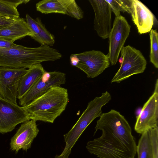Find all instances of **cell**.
Returning a JSON list of instances; mask_svg holds the SVG:
<instances>
[{
  "mask_svg": "<svg viewBox=\"0 0 158 158\" xmlns=\"http://www.w3.org/2000/svg\"><path fill=\"white\" fill-rule=\"evenodd\" d=\"M95 131H102L99 138L88 142L86 148L99 158H135V138L124 116L114 110L102 113L97 121Z\"/></svg>",
  "mask_w": 158,
  "mask_h": 158,
  "instance_id": "1",
  "label": "cell"
},
{
  "mask_svg": "<svg viewBox=\"0 0 158 158\" xmlns=\"http://www.w3.org/2000/svg\"><path fill=\"white\" fill-rule=\"evenodd\" d=\"M61 57L57 50L45 44L33 48L15 44L10 48H0V67L29 69L43 62L59 59Z\"/></svg>",
  "mask_w": 158,
  "mask_h": 158,
  "instance_id": "2",
  "label": "cell"
},
{
  "mask_svg": "<svg viewBox=\"0 0 158 158\" xmlns=\"http://www.w3.org/2000/svg\"><path fill=\"white\" fill-rule=\"evenodd\" d=\"M69 101L67 89L54 86L23 107L30 120L52 123L65 110Z\"/></svg>",
  "mask_w": 158,
  "mask_h": 158,
  "instance_id": "3",
  "label": "cell"
},
{
  "mask_svg": "<svg viewBox=\"0 0 158 158\" xmlns=\"http://www.w3.org/2000/svg\"><path fill=\"white\" fill-rule=\"evenodd\" d=\"M110 94L106 91L100 97H96L90 101L87 107L71 129L64 135L65 148L60 155L55 158H69L71 149L86 127L95 118L100 117L102 107L111 100Z\"/></svg>",
  "mask_w": 158,
  "mask_h": 158,
  "instance_id": "4",
  "label": "cell"
},
{
  "mask_svg": "<svg viewBox=\"0 0 158 158\" xmlns=\"http://www.w3.org/2000/svg\"><path fill=\"white\" fill-rule=\"evenodd\" d=\"M121 52V63L111 83H119L132 75L143 73L146 68L147 61L139 50L128 45L123 47Z\"/></svg>",
  "mask_w": 158,
  "mask_h": 158,
  "instance_id": "5",
  "label": "cell"
},
{
  "mask_svg": "<svg viewBox=\"0 0 158 158\" xmlns=\"http://www.w3.org/2000/svg\"><path fill=\"white\" fill-rule=\"evenodd\" d=\"M30 120L23 107L0 97V133L11 131L18 124Z\"/></svg>",
  "mask_w": 158,
  "mask_h": 158,
  "instance_id": "6",
  "label": "cell"
},
{
  "mask_svg": "<svg viewBox=\"0 0 158 158\" xmlns=\"http://www.w3.org/2000/svg\"><path fill=\"white\" fill-rule=\"evenodd\" d=\"M66 82V74L59 71H46L27 93L19 100L22 107L27 106L53 86H60Z\"/></svg>",
  "mask_w": 158,
  "mask_h": 158,
  "instance_id": "7",
  "label": "cell"
},
{
  "mask_svg": "<svg viewBox=\"0 0 158 158\" xmlns=\"http://www.w3.org/2000/svg\"><path fill=\"white\" fill-rule=\"evenodd\" d=\"M131 26L125 18L116 17L109 34V51L108 55L112 65L116 64L119 56L129 35Z\"/></svg>",
  "mask_w": 158,
  "mask_h": 158,
  "instance_id": "8",
  "label": "cell"
},
{
  "mask_svg": "<svg viewBox=\"0 0 158 158\" xmlns=\"http://www.w3.org/2000/svg\"><path fill=\"white\" fill-rule=\"evenodd\" d=\"M79 62L76 67L85 72L88 78H94L102 73L110 65L108 54L92 50L76 54Z\"/></svg>",
  "mask_w": 158,
  "mask_h": 158,
  "instance_id": "9",
  "label": "cell"
},
{
  "mask_svg": "<svg viewBox=\"0 0 158 158\" xmlns=\"http://www.w3.org/2000/svg\"><path fill=\"white\" fill-rule=\"evenodd\" d=\"M158 124V79L156 80L153 93L145 103L137 117L134 127L139 134L156 127Z\"/></svg>",
  "mask_w": 158,
  "mask_h": 158,
  "instance_id": "10",
  "label": "cell"
},
{
  "mask_svg": "<svg viewBox=\"0 0 158 158\" xmlns=\"http://www.w3.org/2000/svg\"><path fill=\"white\" fill-rule=\"evenodd\" d=\"M25 68H11L0 67V97L17 103L19 81L27 72Z\"/></svg>",
  "mask_w": 158,
  "mask_h": 158,
  "instance_id": "11",
  "label": "cell"
},
{
  "mask_svg": "<svg viewBox=\"0 0 158 158\" xmlns=\"http://www.w3.org/2000/svg\"><path fill=\"white\" fill-rule=\"evenodd\" d=\"M36 8L43 14L60 13L78 20L84 17L83 10L74 0H43L36 4Z\"/></svg>",
  "mask_w": 158,
  "mask_h": 158,
  "instance_id": "12",
  "label": "cell"
},
{
  "mask_svg": "<svg viewBox=\"0 0 158 158\" xmlns=\"http://www.w3.org/2000/svg\"><path fill=\"white\" fill-rule=\"evenodd\" d=\"M94 10V28L98 35L103 39L108 37L112 28V10L106 0H89Z\"/></svg>",
  "mask_w": 158,
  "mask_h": 158,
  "instance_id": "13",
  "label": "cell"
},
{
  "mask_svg": "<svg viewBox=\"0 0 158 158\" xmlns=\"http://www.w3.org/2000/svg\"><path fill=\"white\" fill-rule=\"evenodd\" d=\"M36 121L30 120L24 122L21 125L15 134L11 138L10 149L16 152L21 149L27 151L39 132Z\"/></svg>",
  "mask_w": 158,
  "mask_h": 158,
  "instance_id": "14",
  "label": "cell"
},
{
  "mask_svg": "<svg viewBox=\"0 0 158 158\" xmlns=\"http://www.w3.org/2000/svg\"><path fill=\"white\" fill-rule=\"evenodd\" d=\"M130 14L139 34L150 32L154 24V17L145 5L139 0H132Z\"/></svg>",
  "mask_w": 158,
  "mask_h": 158,
  "instance_id": "15",
  "label": "cell"
},
{
  "mask_svg": "<svg viewBox=\"0 0 158 158\" xmlns=\"http://www.w3.org/2000/svg\"><path fill=\"white\" fill-rule=\"evenodd\" d=\"M34 34L23 18H19L9 26L0 29V37L15 41Z\"/></svg>",
  "mask_w": 158,
  "mask_h": 158,
  "instance_id": "16",
  "label": "cell"
},
{
  "mask_svg": "<svg viewBox=\"0 0 158 158\" xmlns=\"http://www.w3.org/2000/svg\"><path fill=\"white\" fill-rule=\"evenodd\" d=\"M46 71L41 64L29 68L19 81L17 98L19 99L23 97Z\"/></svg>",
  "mask_w": 158,
  "mask_h": 158,
  "instance_id": "17",
  "label": "cell"
},
{
  "mask_svg": "<svg viewBox=\"0 0 158 158\" xmlns=\"http://www.w3.org/2000/svg\"><path fill=\"white\" fill-rule=\"evenodd\" d=\"M137 158H154L149 130L141 134L136 146Z\"/></svg>",
  "mask_w": 158,
  "mask_h": 158,
  "instance_id": "18",
  "label": "cell"
},
{
  "mask_svg": "<svg viewBox=\"0 0 158 158\" xmlns=\"http://www.w3.org/2000/svg\"><path fill=\"white\" fill-rule=\"evenodd\" d=\"M29 1V0H0V15L14 19H17L19 18L17 7Z\"/></svg>",
  "mask_w": 158,
  "mask_h": 158,
  "instance_id": "19",
  "label": "cell"
},
{
  "mask_svg": "<svg viewBox=\"0 0 158 158\" xmlns=\"http://www.w3.org/2000/svg\"><path fill=\"white\" fill-rule=\"evenodd\" d=\"M150 43V62L156 68H158V34L156 30L152 29L149 32Z\"/></svg>",
  "mask_w": 158,
  "mask_h": 158,
  "instance_id": "20",
  "label": "cell"
},
{
  "mask_svg": "<svg viewBox=\"0 0 158 158\" xmlns=\"http://www.w3.org/2000/svg\"><path fill=\"white\" fill-rule=\"evenodd\" d=\"M41 45L45 44L49 46H52L55 40L54 35L46 29L42 23L39 33L31 37Z\"/></svg>",
  "mask_w": 158,
  "mask_h": 158,
  "instance_id": "21",
  "label": "cell"
},
{
  "mask_svg": "<svg viewBox=\"0 0 158 158\" xmlns=\"http://www.w3.org/2000/svg\"><path fill=\"white\" fill-rule=\"evenodd\" d=\"M154 158H158V127L149 129Z\"/></svg>",
  "mask_w": 158,
  "mask_h": 158,
  "instance_id": "22",
  "label": "cell"
},
{
  "mask_svg": "<svg viewBox=\"0 0 158 158\" xmlns=\"http://www.w3.org/2000/svg\"><path fill=\"white\" fill-rule=\"evenodd\" d=\"M106 0L110 4L112 11L114 13L115 17L121 15L120 11L124 12L121 0Z\"/></svg>",
  "mask_w": 158,
  "mask_h": 158,
  "instance_id": "23",
  "label": "cell"
},
{
  "mask_svg": "<svg viewBox=\"0 0 158 158\" xmlns=\"http://www.w3.org/2000/svg\"><path fill=\"white\" fill-rule=\"evenodd\" d=\"M16 19H14L0 15V29L7 27Z\"/></svg>",
  "mask_w": 158,
  "mask_h": 158,
  "instance_id": "24",
  "label": "cell"
},
{
  "mask_svg": "<svg viewBox=\"0 0 158 158\" xmlns=\"http://www.w3.org/2000/svg\"><path fill=\"white\" fill-rule=\"evenodd\" d=\"M14 42L13 41L0 37V48L11 47L15 44Z\"/></svg>",
  "mask_w": 158,
  "mask_h": 158,
  "instance_id": "25",
  "label": "cell"
},
{
  "mask_svg": "<svg viewBox=\"0 0 158 158\" xmlns=\"http://www.w3.org/2000/svg\"><path fill=\"white\" fill-rule=\"evenodd\" d=\"M70 63L71 65L76 67L79 62L78 58L76 54H72L70 57Z\"/></svg>",
  "mask_w": 158,
  "mask_h": 158,
  "instance_id": "26",
  "label": "cell"
}]
</instances>
